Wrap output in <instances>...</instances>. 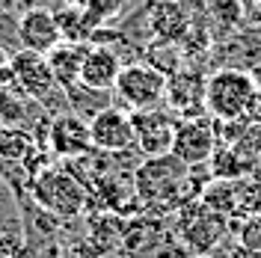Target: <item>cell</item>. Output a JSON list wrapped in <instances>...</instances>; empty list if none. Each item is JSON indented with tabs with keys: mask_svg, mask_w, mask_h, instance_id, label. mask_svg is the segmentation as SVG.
<instances>
[{
	"mask_svg": "<svg viewBox=\"0 0 261 258\" xmlns=\"http://www.w3.org/2000/svg\"><path fill=\"white\" fill-rule=\"evenodd\" d=\"M166 104H169V110L181 113L184 119H196L199 110H205V81H199L196 74L169 78Z\"/></svg>",
	"mask_w": 261,
	"mask_h": 258,
	"instance_id": "cell-13",
	"label": "cell"
},
{
	"mask_svg": "<svg viewBox=\"0 0 261 258\" xmlns=\"http://www.w3.org/2000/svg\"><path fill=\"white\" fill-rule=\"evenodd\" d=\"M71 3L77 9H83V12L95 15L98 21H110L119 12V6H122V0H71Z\"/></svg>",
	"mask_w": 261,
	"mask_h": 258,
	"instance_id": "cell-21",
	"label": "cell"
},
{
	"mask_svg": "<svg viewBox=\"0 0 261 258\" xmlns=\"http://www.w3.org/2000/svg\"><path fill=\"white\" fill-rule=\"evenodd\" d=\"M33 151V137L21 125H0V158L3 161H24Z\"/></svg>",
	"mask_w": 261,
	"mask_h": 258,
	"instance_id": "cell-17",
	"label": "cell"
},
{
	"mask_svg": "<svg viewBox=\"0 0 261 258\" xmlns=\"http://www.w3.org/2000/svg\"><path fill=\"white\" fill-rule=\"evenodd\" d=\"M208 163H211V175L220 178V181H238V178L244 175L241 158L234 151H228V148H217Z\"/></svg>",
	"mask_w": 261,
	"mask_h": 258,
	"instance_id": "cell-20",
	"label": "cell"
},
{
	"mask_svg": "<svg viewBox=\"0 0 261 258\" xmlns=\"http://www.w3.org/2000/svg\"><path fill=\"white\" fill-rule=\"evenodd\" d=\"M122 68L125 65L116 50H110L107 45H89L81 68V86L89 92H110V89H116Z\"/></svg>",
	"mask_w": 261,
	"mask_h": 258,
	"instance_id": "cell-12",
	"label": "cell"
},
{
	"mask_svg": "<svg viewBox=\"0 0 261 258\" xmlns=\"http://www.w3.org/2000/svg\"><path fill=\"white\" fill-rule=\"evenodd\" d=\"M214 18L220 21V24H228V27H234L241 15H244V6H241V0H214Z\"/></svg>",
	"mask_w": 261,
	"mask_h": 258,
	"instance_id": "cell-22",
	"label": "cell"
},
{
	"mask_svg": "<svg viewBox=\"0 0 261 258\" xmlns=\"http://www.w3.org/2000/svg\"><path fill=\"white\" fill-rule=\"evenodd\" d=\"M33 199L57 220H74L86 208V187L68 169H45L33 178Z\"/></svg>",
	"mask_w": 261,
	"mask_h": 258,
	"instance_id": "cell-3",
	"label": "cell"
},
{
	"mask_svg": "<svg viewBox=\"0 0 261 258\" xmlns=\"http://www.w3.org/2000/svg\"><path fill=\"white\" fill-rule=\"evenodd\" d=\"M226 231V217L202 202H187L178 217V238L193 252H208Z\"/></svg>",
	"mask_w": 261,
	"mask_h": 258,
	"instance_id": "cell-5",
	"label": "cell"
},
{
	"mask_svg": "<svg viewBox=\"0 0 261 258\" xmlns=\"http://www.w3.org/2000/svg\"><path fill=\"white\" fill-rule=\"evenodd\" d=\"M217 151V134L214 125H208L205 119H181L175 125V143H172V154L184 161L187 166H199L208 163L211 154Z\"/></svg>",
	"mask_w": 261,
	"mask_h": 258,
	"instance_id": "cell-9",
	"label": "cell"
},
{
	"mask_svg": "<svg viewBox=\"0 0 261 258\" xmlns=\"http://www.w3.org/2000/svg\"><path fill=\"white\" fill-rule=\"evenodd\" d=\"M134 122V134H137V148L146 158H161V154H172V143H175V125L166 113L154 110H134L130 113Z\"/></svg>",
	"mask_w": 261,
	"mask_h": 258,
	"instance_id": "cell-7",
	"label": "cell"
},
{
	"mask_svg": "<svg viewBox=\"0 0 261 258\" xmlns=\"http://www.w3.org/2000/svg\"><path fill=\"white\" fill-rule=\"evenodd\" d=\"M27 116V95L18 86H0V125H21Z\"/></svg>",
	"mask_w": 261,
	"mask_h": 258,
	"instance_id": "cell-19",
	"label": "cell"
},
{
	"mask_svg": "<svg viewBox=\"0 0 261 258\" xmlns=\"http://www.w3.org/2000/svg\"><path fill=\"white\" fill-rule=\"evenodd\" d=\"M241 243H244L249 252H261V217L258 220H249V223L244 226Z\"/></svg>",
	"mask_w": 261,
	"mask_h": 258,
	"instance_id": "cell-23",
	"label": "cell"
},
{
	"mask_svg": "<svg viewBox=\"0 0 261 258\" xmlns=\"http://www.w3.org/2000/svg\"><path fill=\"white\" fill-rule=\"evenodd\" d=\"M199 202L226 217L231 211H238V187H234V181H220V178H214L211 187L202 190Z\"/></svg>",
	"mask_w": 261,
	"mask_h": 258,
	"instance_id": "cell-18",
	"label": "cell"
},
{
	"mask_svg": "<svg viewBox=\"0 0 261 258\" xmlns=\"http://www.w3.org/2000/svg\"><path fill=\"white\" fill-rule=\"evenodd\" d=\"M9 68H12V78L15 86L33 101H45L54 92V71L48 65L45 54H36V50H18L15 57H9Z\"/></svg>",
	"mask_w": 261,
	"mask_h": 258,
	"instance_id": "cell-8",
	"label": "cell"
},
{
	"mask_svg": "<svg viewBox=\"0 0 261 258\" xmlns=\"http://www.w3.org/2000/svg\"><path fill=\"white\" fill-rule=\"evenodd\" d=\"M246 119H249V122H255V125H261V89L255 92V98H252V104H249V113H246Z\"/></svg>",
	"mask_w": 261,
	"mask_h": 258,
	"instance_id": "cell-24",
	"label": "cell"
},
{
	"mask_svg": "<svg viewBox=\"0 0 261 258\" xmlns=\"http://www.w3.org/2000/svg\"><path fill=\"white\" fill-rule=\"evenodd\" d=\"M89 131H92V148L101 151H128L137 145V134H134V122L130 113L119 110V107H104L89 119Z\"/></svg>",
	"mask_w": 261,
	"mask_h": 258,
	"instance_id": "cell-6",
	"label": "cell"
},
{
	"mask_svg": "<svg viewBox=\"0 0 261 258\" xmlns=\"http://www.w3.org/2000/svg\"><path fill=\"white\" fill-rule=\"evenodd\" d=\"M3 65H9V50L3 48V42H0V68H3Z\"/></svg>",
	"mask_w": 261,
	"mask_h": 258,
	"instance_id": "cell-25",
	"label": "cell"
},
{
	"mask_svg": "<svg viewBox=\"0 0 261 258\" xmlns=\"http://www.w3.org/2000/svg\"><path fill=\"white\" fill-rule=\"evenodd\" d=\"M258 92L252 74L244 68H220L205 81V110L214 119H246L249 104Z\"/></svg>",
	"mask_w": 261,
	"mask_h": 258,
	"instance_id": "cell-2",
	"label": "cell"
},
{
	"mask_svg": "<svg viewBox=\"0 0 261 258\" xmlns=\"http://www.w3.org/2000/svg\"><path fill=\"white\" fill-rule=\"evenodd\" d=\"M48 145L57 158H83L92 148V131L89 122L77 113L54 116L48 128Z\"/></svg>",
	"mask_w": 261,
	"mask_h": 258,
	"instance_id": "cell-10",
	"label": "cell"
},
{
	"mask_svg": "<svg viewBox=\"0 0 261 258\" xmlns=\"http://www.w3.org/2000/svg\"><path fill=\"white\" fill-rule=\"evenodd\" d=\"M54 15H57V27H60L63 42H74V45H89V42H92V33L104 24V21H98L95 15L77 9L74 3L65 6V9H60V12H54Z\"/></svg>",
	"mask_w": 261,
	"mask_h": 258,
	"instance_id": "cell-16",
	"label": "cell"
},
{
	"mask_svg": "<svg viewBox=\"0 0 261 258\" xmlns=\"http://www.w3.org/2000/svg\"><path fill=\"white\" fill-rule=\"evenodd\" d=\"M0 187H3V181H0Z\"/></svg>",
	"mask_w": 261,
	"mask_h": 258,
	"instance_id": "cell-26",
	"label": "cell"
},
{
	"mask_svg": "<svg viewBox=\"0 0 261 258\" xmlns=\"http://www.w3.org/2000/svg\"><path fill=\"white\" fill-rule=\"evenodd\" d=\"M190 169L175 154H161V158H146V163L134 172V187L146 208L166 214V211H181L190 199L184 187H190Z\"/></svg>",
	"mask_w": 261,
	"mask_h": 258,
	"instance_id": "cell-1",
	"label": "cell"
},
{
	"mask_svg": "<svg viewBox=\"0 0 261 258\" xmlns=\"http://www.w3.org/2000/svg\"><path fill=\"white\" fill-rule=\"evenodd\" d=\"M151 33L161 39V42H178L184 39V33L190 27L187 12L178 0H161L154 9H151Z\"/></svg>",
	"mask_w": 261,
	"mask_h": 258,
	"instance_id": "cell-15",
	"label": "cell"
},
{
	"mask_svg": "<svg viewBox=\"0 0 261 258\" xmlns=\"http://www.w3.org/2000/svg\"><path fill=\"white\" fill-rule=\"evenodd\" d=\"M86 50H89V45L60 42L50 54H45V57H48L50 71H54L57 86L71 89V86H77V83H81V68H83V60H86Z\"/></svg>",
	"mask_w": 261,
	"mask_h": 258,
	"instance_id": "cell-14",
	"label": "cell"
},
{
	"mask_svg": "<svg viewBox=\"0 0 261 258\" xmlns=\"http://www.w3.org/2000/svg\"><path fill=\"white\" fill-rule=\"evenodd\" d=\"M169 78L151 63H130L122 68L116 81V95L128 104L130 110H154L166 101Z\"/></svg>",
	"mask_w": 261,
	"mask_h": 258,
	"instance_id": "cell-4",
	"label": "cell"
},
{
	"mask_svg": "<svg viewBox=\"0 0 261 258\" xmlns=\"http://www.w3.org/2000/svg\"><path fill=\"white\" fill-rule=\"evenodd\" d=\"M18 42L24 45V50H36V54H50L63 42L60 27H57V15L50 9H27L24 15L18 18Z\"/></svg>",
	"mask_w": 261,
	"mask_h": 258,
	"instance_id": "cell-11",
	"label": "cell"
}]
</instances>
